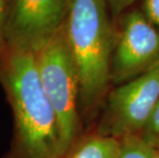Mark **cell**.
Returning <instances> with one entry per match:
<instances>
[{
	"label": "cell",
	"mask_w": 159,
	"mask_h": 158,
	"mask_svg": "<svg viewBox=\"0 0 159 158\" xmlns=\"http://www.w3.org/2000/svg\"><path fill=\"white\" fill-rule=\"evenodd\" d=\"M0 85L11 109V148L2 158H61L59 122L43 89L35 52L0 46Z\"/></svg>",
	"instance_id": "obj_1"
},
{
	"label": "cell",
	"mask_w": 159,
	"mask_h": 158,
	"mask_svg": "<svg viewBox=\"0 0 159 158\" xmlns=\"http://www.w3.org/2000/svg\"><path fill=\"white\" fill-rule=\"evenodd\" d=\"M64 30L79 78L81 120L90 122L110 92L115 38L106 0H71Z\"/></svg>",
	"instance_id": "obj_2"
},
{
	"label": "cell",
	"mask_w": 159,
	"mask_h": 158,
	"mask_svg": "<svg viewBox=\"0 0 159 158\" xmlns=\"http://www.w3.org/2000/svg\"><path fill=\"white\" fill-rule=\"evenodd\" d=\"M36 62L43 89L56 112L64 154L82 134L79 78L64 27L38 50Z\"/></svg>",
	"instance_id": "obj_3"
},
{
	"label": "cell",
	"mask_w": 159,
	"mask_h": 158,
	"mask_svg": "<svg viewBox=\"0 0 159 158\" xmlns=\"http://www.w3.org/2000/svg\"><path fill=\"white\" fill-rule=\"evenodd\" d=\"M159 101V62L148 71L109 92L94 132L122 139L141 134Z\"/></svg>",
	"instance_id": "obj_4"
},
{
	"label": "cell",
	"mask_w": 159,
	"mask_h": 158,
	"mask_svg": "<svg viewBox=\"0 0 159 158\" xmlns=\"http://www.w3.org/2000/svg\"><path fill=\"white\" fill-rule=\"evenodd\" d=\"M71 0H11L4 44L37 52L65 25Z\"/></svg>",
	"instance_id": "obj_5"
},
{
	"label": "cell",
	"mask_w": 159,
	"mask_h": 158,
	"mask_svg": "<svg viewBox=\"0 0 159 158\" xmlns=\"http://www.w3.org/2000/svg\"><path fill=\"white\" fill-rule=\"evenodd\" d=\"M159 62V29L143 11L125 16L115 39L111 61V82L120 85L151 69Z\"/></svg>",
	"instance_id": "obj_6"
},
{
	"label": "cell",
	"mask_w": 159,
	"mask_h": 158,
	"mask_svg": "<svg viewBox=\"0 0 159 158\" xmlns=\"http://www.w3.org/2000/svg\"><path fill=\"white\" fill-rule=\"evenodd\" d=\"M121 141L91 132L82 133L61 158H117Z\"/></svg>",
	"instance_id": "obj_7"
},
{
	"label": "cell",
	"mask_w": 159,
	"mask_h": 158,
	"mask_svg": "<svg viewBox=\"0 0 159 158\" xmlns=\"http://www.w3.org/2000/svg\"><path fill=\"white\" fill-rule=\"evenodd\" d=\"M121 145L117 158H158V149L140 134L120 139Z\"/></svg>",
	"instance_id": "obj_8"
},
{
	"label": "cell",
	"mask_w": 159,
	"mask_h": 158,
	"mask_svg": "<svg viewBox=\"0 0 159 158\" xmlns=\"http://www.w3.org/2000/svg\"><path fill=\"white\" fill-rule=\"evenodd\" d=\"M140 136H142L149 143L156 147L157 143L159 142V101L150 121H149L146 129H144V132Z\"/></svg>",
	"instance_id": "obj_9"
},
{
	"label": "cell",
	"mask_w": 159,
	"mask_h": 158,
	"mask_svg": "<svg viewBox=\"0 0 159 158\" xmlns=\"http://www.w3.org/2000/svg\"><path fill=\"white\" fill-rule=\"evenodd\" d=\"M143 13L152 24L159 29V0H145Z\"/></svg>",
	"instance_id": "obj_10"
},
{
	"label": "cell",
	"mask_w": 159,
	"mask_h": 158,
	"mask_svg": "<svg viewBox=\"0 0 159 158\" xmlns=\"http://www.w3.org/2000/svg\"><path fill=\"white\" fill-rule=\"evenodd\" d=\"M9 2H11V0H0V45L4 43L3 33H4L6 20H7Z\"/></svg>",
	"instance_id": "obj_11"
},
{
	"label": "cell",
	"mask_w": 159,
	"mask_h": 158,
	"mask_svg": "<svg viewBox=\"0 0 159 158\" xmlns=\"http://www.w3.org/2000/svg\"><path fill=\"white\" fill-rule=\"evenodd\" d=\"M137 1L138 0H106L107 4L110 6L114 15L122 12L125 8H127L128 6H130Z\"/></svg>",
	"instance_id": "obj_12"
},
{
	"label": "cell",
	"mask_w": 159,
	"mask_h": 158,
	"mask_svg": "<svg viewBox=\"0 0 159 158\" xmlns=\"http://www.w3.org/2000/svg\"><path fill=\"white\" fill-rule=\"evenodd\" d=\"M156 148H157V149H159V142L157 143V145H156Z\"/></svg>",
	"instance_id": "obj_13"
},
{
	"label": "cell",
	"mask_w": 159,
	"mask_h": 158,
	"mask_svg": "<svg viewBox=\"0 0 159 158\" xmlns=\"http://www.w3.org/2000/svg\"><path fill=\"white\" fill-rule=\"evenodd\" d=\"M158 158H159V149H158Z\"/></svg>",
	"instance_id": "obj_14"
},
{
	"label": "cell",
	"mask_w": 159,
	"mask_h": 158,
	"mask_svg": "<svg viewBox=\"0 0 159 158\" xmlns=\"http://www.w3.org/2000/svg\"><path fill=\"white\" fill-rule=\"evenodd\" d=\"M0 46H1V45H0Z\"/></svg>",
	"instance_id": "obj_15"
}]
</instances>
